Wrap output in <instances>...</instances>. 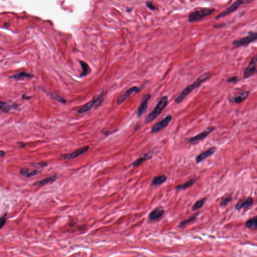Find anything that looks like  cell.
<instances>
[{"instance_id": "obj_21", "label": "cell", "mask_w": 257, "mask_h": 257, "mask_svg": "<svg viewBox=\"0 0 257 257\" xmlns=\"http://www.w3.org/2000/svg\"><path fill=\"white\" fill-rule=\"evenodd\" d=\"M56 178H57V176L55 175H53V176H50L49 177L45 178L44 179L41 180V181L38 182L37 183L35 184V185L39 186L44 185H46V184L49 183L53 182L54 181H55Z\"/></svg>"}, {"instance_id": "obj_31", "label": "cell", "mask_w": 257, "mask_h": 257, "mask_svg": "<svg viewBox=\"0 0 257 257\" xmlns=\"http://www.w3.org/2000/svg\"><path fill=\"white\" fill-rule=\"evenodd\" d=\"M146 6L150 10H152V11L156 10L157 9L156 7L153 4V2H151V1L146 2Z\"/></svg>"}, {"instance_id": "obj_22", "label": "cell", "mask_w": 257, "mask_h": 257, "mask_svg": "<svg viewBox=\"0 0 257 257\" xmlns=\"http://www.w3.org/2000/svg\"><path fill=\"white\" fill-rule=\"evenodd\" d=\"M257 217H256L250 219L245 222V227L251 230H256L257 228Z\"/></svg>"}, {"instance_id": "obj_36", "label": "cell", "mask_w": 257, "mask_h": 257, "mask_svg": "<svg viewBox=\"0 0 257 257\" xmlns=\"http://www.w3.org/2000/svg\"><path fill=\"white\" fill-rule=\"evenodd\" d=\"M38 164L39 165H40V166L42 167H45L47 165V164L46 162H39L38 163Z\"/></svg>"}, {"instance_id": "obj_39", "label": "cell", "mask_w": 257, "mask_h": 257, "mask_svg": "<svg viewBox=\"0 0 257 257\" xmlns=\"http://www.w3.org/2000/svg\"><path fill=\"white\" fill-rule=\"evenodd\" d=\"M4 25L9 26L10 25V24L7 23H4Z\"/></svg>"}, {"instance_id": "obj_9", "label": "cell", "mask_w": 257, "mask_h": 257, "mask_svg": "<svg viewBox=\"0 0 257 257\" xmlns=\"http://www.w3.org/2000/svg\"><path fill=\"white\" fill-rule=\"evenodd\" d=\"M215 127H211L207 128L206 130H205L204 131L200 133L197 134V135L192 137L187 138H186L185 140V141L187 143H194L195 142L199 141L200 140L205 139L207 136L209 135V134L211 133L213 131L215 130Z\"/></svg>"}, {"instance_id": "obj_6", "label": "cell", "mask_w": 257, "mask_h": 257, "mask_svg": "<svg viewBox=\"0 0 257 257\" xmlns=\"http://www.w3.org/2000/svg\"><path fill=\"white\" fill-rule=\"evenodd\" d=\"M103 98H104V93L102 92L100 95L94 98L87 104H85L80 109H79L78 111V113L79 114H82L88 112L93 106H98L103 102Z\"/></svg>"}, {"instance_id": "obj_12", "label": "cell", "mask_w": 257, "mask_h": 257, "mask_svg": "<svg viewBox=\"0 0 257 257\" xmlns=\"http://www.w3.org/2000/svg\"><path fill=\"white\" fill-rule=\"evenodd\" d=\"M249 91H243L238 93V94L234 95V97H230L228 98V100L231 103L240 104L247 98L249 95Z\"/></svg>"}, {"instance_id": "obj_4", "label": "cell", "mask_w": 257, "mask_h": 257, "mask_svg": "<svg viewBox=\"0 0 257 257\" xmlns=\"http://www.w3.org/2000/svg\"><path fill=\"white\" fill-rule=\"evenodd\" d=\"M252 2H253L252 0H238V1H236L234 2L233 4L231 5V6H230L228 8H226V10L223 11L222 12L216 16L215 17V19L217 20L220 19L222 18L226 17V16L232 13V12L236 11V10H237L241 5L249 4Z\"/></svg>"}, {"instance_id": "obj_35", "label": "cell", "mask_w": 257, "mask_h": 257, "mask_svg": "<svg viewBox=\"0 0 257 257\" xmlns=\"http://www.w3.org/2000/svg\"><path fill=\"white\" fill-rule=\"evenodd\" d=\"M17 144L20 148H24V147H25L26 145L25 143L21 142H17Z\"/></svg>"}, {"instance_id": "obj_34", "label": "cell", "mask_w": 257, "mask_h": 257, "mask_svg": "<svg viewBox=\"0 0 257 257\" xmlns=\"http://www.w3.org/2000/svg\"><path fill=\"white\" fill-rule=\"evenodd\" d=\"M225 26H226V24L225 23L215 24V25H213V27L214 28H215V29H217V28L219 29V28H223V27H224Z\"/></svg>"}, {"instance_id": "obj_3", "label": "cell", "mask_w": 257, "mask_h": 257, "mask_svg": "<svg viewBox=\"0 0 257 257\" xmlns=\"http://www.w3.org/2000/svg\"><path fill=\"white\" fill-rule=\"evenodd\" d=\"M215 11V8H200L190 14L188 17V21L190 23L198 21L204 18L211 16Z\"/></svg>"}, {"instance_id": "obj_38", "label": "cell", "mask_w": 257, "mask_h": 257, "mask_svg": "<svg viewBox=\"0 0 257 257\" xmlns=\"http://www.w3.org/2000/svg\"><path fill=\"white\" fill-rule=\"evenodd\" d=\"M5 155V152L4 151L0 150V157L4 156Z\"/></svg>"}, {"instance_id": "obj_17", "label": "cell", "mask_w": 257, "mask_h": 257, "mask_svg": "<svg viewBox=\"0 0 257 257\" xmlns=\"http://www.w3.org/2000/svg\"><path fill=\"white\" fill-rule=\"evenodd\" d=\"M167 177L165 175H161L159 176H155L152 180V185L154 186H159L162 185L166 182Z\"/></svg>"}, {"instance_id": "obj_20", "label": "cell", "mask_w": 257, "mask_h": 257, "mask_svg": "<svg viewBox=\"0 0 257 257\" xmlns=\"http://www.w3.org/2000/svg\"><path fill=\"white\" fill-rule=\"evenodd\" d=\"M34 77L33 74H29V73H26L25 72H20L19 74H16L15 75L10 76V78H13V79H17V80H19V79H24L26 78H32Z\"/></svg>"}, {"instance_id": "obj_10", "label": "cell", "mask_w": 257, "mask_h": 257, "mask_svg": "<svg viewBox=\"0 0 257 257\" xmlns=\"http://www.w3.org/2000/svg\"><path fill=\"white\" fill-rule=\"evenodd\" d=\"M148 82V81H146V82L145 83V85H146ZM145 85L143 84V85H142L141 87H140V88H138L137 87H133L130 88L129 89L126 91V92L124 93L123 95H122L118 99V101H117V104H122V103H123L133 93H139L140 91H141L142 89H143V87H144V86Z\"/></svg>"}, {"instance_id": "obj_18", "label": "cell", "mask_w": 257, "mask_h": 257, "mask_svg": "<svg viewBox=\"0 0 257 257\" xmlns=\"http://www.w3.org/2000/svg\"><path fill=\"white\" fill-rule=\"evenodd\" d=\"M196 181H197V179L196 178H192V179L184 183L178 185L176 186L175 187V190H185L186 188L193 185V184H195Z\"/></svg>"}, {"instance_id": "obj_25", "label": "cell", "mask_w": 257, "mask_h": 257, "mask_svg": "<svg viewBox=\"0 0 257 257\" xmlns=\"http://www.w3.org/2000/svg\"><path fill=\"white\" fill-rule=\"evenodd\" d=\"M11 109V106H10L9 104L4 102L0 101V110L3 112L7 113L10 112Z\"/></svg>"}, {"instance_id": "obj_28", "label": "cell", "mask_w": 257, "mask_h": 257, "mask_svg": "<svg viewBox=\"0 0 257 257\" xmlns=\"http://www.w3.org/2000/svg\"><path fill=\"white\" fill-rule=\"evenodd\" d=\"M7 214L5 213L0 218V230L3 228V227L5 225L6 222H7Z\"/></svg>"}, {"instance_id": "obj_29", "label": "cell", "mask_w": 257, "mask_h": 257, "mask_svg": "<svg viewBox=\"0 0 257 257\" xmlns=\"http://www.w3.org/2000/svg\"><path fill=\"white\" fill-rule=\"evenodd\" d=\"M226 81L228 83L235 84L239 81V78L237 76H233L232 77H228L226 80Z\"/></svg>"}, {"instance_id": "obj_2", "label": "cell", "mask_w": 257, "mask_h": 257, "mask_svg": "<svg viewBox=\"0 0 257 257\" xmlns=\"http://www.w3.org/2000/svg\"><path fill=\"white\" fill-rule=\"evenodd\" d=\"M168 104V97L167 95L163 96L158 103H157L154 109L149 114L146 118L145 122L148 124L152 122L157 117H158L163 110L166 108Z\"/></svg>"}, {"instance_id": "obj_19", "label": "cell", "mask_w": 257, "mask_h": 257, "mask_svg": "<svg viewBox=\"0 0 257 257\" xmlns=\"http://www.w3.org/2000/svg\"><path fill=\"white\" fill-rule=\"evenodd\" d=\"M151 158H152V156L149 155V154H145L144 155V156L140 157L139 158L137 159L133 163L132 166L133 167H137L140 166L143 162H144L150 159Z\"/></svg>"}, {"instance_id": "obj_14", "label": "cell", "mask_w": 257, "mask_h": 257, "mask_svg": "<svg viewBox=\"0 0 257 257\" xmlns=\"http://www.w3.org/2000/svg\"><path fill=\"white\" fill-rule=\"evenodd\" d=\"M89 149V146H85V147L81 148L76 151H74L72 153L64 155L62 156L61 157L64 159H72L76 158L77 157L83 154L85 152H87Z\"/></svg>"}, {"instance_id": "obj_1", "label": "cell", "mask_w": 257, "mask_h": 257, "mask_svg": "<svg viewBox=\"0 0 257 257\" xmlns=\"http://www.w3.org/2000/svg\"><path fill=\"white\" fill-rule=\"evenodd\" d=\"M211 77V74L209 72H207L200 76L194 82L188 85L179 93L175 97L174 101L177 104H180L184 101L188 95L192 93L194 89L199 87L200 85Z\"/></svg>"}, {"instance_id": "obj_30", "label": "cell", "mask_w": 257, "mask_h": 257, "mask_svg": "<svg viewBox=\"0 0 257 257\" xmlns=\"http://www.w3.org/2000/svg\"><path fill=\"white\" fill-rule=\"evenodd\" d=\"M52 97L55 100L58 101L60 103H63V104H65L66 103V100H65L64 99H63L61 97H60V96H59L58 95H52Z\"/></svg>"}, {"instance_id": "obj_8", "label": "cell", "mask_w": 257, "mask_h": 257, "mask_svg": "<svg viewBox=\"0 0 257 257\" xmlns=\"http://www.w3.org/2000/svg\"><path fill=\"white\" fill-rule=\"evenodd\" d=\"M256 63H257V55H255L252 58L248 66L244 70L243 73V77L244 79H247L251 76L255 74L257 72Z\"/></svg>"}, {"instance_id": "obj_26", "label": "cell", "mask_w": 257, "mask_h": 257, "mask_svg": "<svg viewBox=\"0 0 257 257\" xmlns=\"http://www.w3.org/2000/svg\"><path fill=\"white\" fill-rule=\"evenodd\" d=\"M198 213H196V214H195V215H192V217H190V218L187 219V220H184L183 222H180L179 224V227H183V226H185L186 224H190V222H192L193 220H195L196 218V217H197V215H198Z\"/></svg>"}, {"instance_id": "obj_32", "label": "cell", "mask_w": 257, "mask_h": 257, "mask_svg": "<svg viewBox=\"0 0 257 257\" xmlns=\"http://www.w3.org/2000/svg\"><path fill=\"white\" fill-rule=\"evenodd\" d=\"M38 170H34L32 171H31L30 172H28V174L26 175V176L27 177H33V176H35V175H36L37 174L39 173Z\"/></svg>"}, {"instance_id": "obj_16", "label": "cell", "mask_w": 257, "mask_h": 257, "mask_svg": "<svg viewBox=\"0 0 257 257\" xmlns=\"http://www.w3.org/2000/svg\"><path fill=\"white\" fill-rule=\"evenodd\" d=\"M165 211L162 207H159L151 211L148 216L149 220H155L160 218L164 213Z\"/></svg>"}, {"instance_id": "obj_27", "label": "cell", "mask_w": 257, "mask_h": 257, "mask_svg": "<svg viewBox=\"0 0 257 257\" xmlns=\"http://www.w3.org/2000/svg\"><path fill=\"white\" fill-rule=\"evenodd\" d=\"M232 197L231 196H230V195H229L228 196L226 197V198H225L224 199H223L222 201V202H220V207H226V205H228V204L230 203V202L232 201Z\"/></svg>"}, {"instance_id": "obj_5", "label": "cell", "mask_w": 257, "mask_h": 257, "mask_svg": "<svg viewBox=\"0 0 257 257\" xmlns=\"http://www.w3.org/2000/svg\"><path fill=\"white\" fill-rule=\"evenodd\" d=\"M257 32L250 31L248 35L245 37L236 39L232 42V45L237 47L240 46H247L249 45L257 40Z\"/></svg>"}, {"instance_id": "obj_33", "label": "cell", "mask_w": 257, "mask_h": 257, "mask_svg": "<svg viewBox=\"0 0 257 257\" xmlns=\"http://www.w3.org/2000/svg\"><path fill=\"white\" fill-rule=\"evenodd\" d=\"M29 169H28V168H21L20 170V173H21V174H22V175H26L27 174H28V173L29 172Z\"/></svg>"}, {"instance_id": "obj_13", "label": "cell", "mask_w": 257, "mask_h": 257, "mask_svg": "<svg viewBox=\"0 0 257 257\" xmlns=\"http://www.w3.org/2000/svg\"><path fill=\"white\" fill-rule=\"evenodd\" d=\"M217 147H213L205 151H203L202 153L198 155L195 158V161L197 163L201 162L202 161L207 158L209 157L212 156L217 150Z\"/></svg>"}, {"instance_id": "obj_37", "label": "cell", "mask_w": 257, "mask_h": 257, "mask_svg": "<svg viewBox=\"0 0 257 257\" xmlns=\"http://www.w3.org/2000/svg\"><path fill=\"white\" fill-rule=\"evenodd\" d=\"M22 98L24 99V100H29V99L31 98V97H30V96H28L27 95H22Z\"/></svg>"}, {"instance_id": "obj_23", "label": "cell", "mask_w": 257, "mask_h": 257, "mask_svg": "<svg viewBox=\"0 0 257 257\" xmlns=\"http://www.w3.org/2000/svg\"><path fill=\"white\" fill-rule=\"evenodd\" d=\"M80 63L82 69V72H81L80 74L81 76H85L87 75L91 72V70L89 67V65L86 63V62L82 61H79Z\"/></svg>"}, {"instance_id": "obj_24", "label": "cell", "mask_w": 257, "mask_h": 257, "mask_svg": "<svg viewBox=\"0 0 257 257\" xmlns=\"http://www.w3.org/2000/svg\"><path fill=\"white\" fill-rule=\"evenodd\" d=\"M205 200H206V199L205 198H203L201 199H200L197 202H196L192 207V211H195L198 209H200L201 207H203V205L205 203Z\"/></svg>"}, {"instance_id": "obj_7", "label": "cell", "mask_w": 257, "mask_h": 257, "mask_svg": "<svg viewBox=\"0 0 257 257\" xmlns=\"http://www.w3.org/2000/svg\"><path fill=\"white\" fill-rule=\"evenodd\" d=\"M172 120V116L171 115H168L166 116L162 120L155 124L152 127L151 130V133H156L160 131L163 129L166 128Z\"/></svg>"}, {"instance_id": "obj_11", "label": "cell", "mask_w": 257, "mask_h": 257, "mask_svg": "<svg viewBox=\"0 0 257 257\" xmlns=\"http://www.w3.org/2000/svg\"><path fill=\"white\" fill-rule=\"evenodd\" d=\"M151 97V95L150 94H146L143 97L142 101L137 112V116L138 118L141 117L146 112V110H147L148 106V102Z\"/></svg>"}, {"instance_id": "obj_15", "label": "cell", "mask_w": 257, "mask_h": 257, "mask_svg": "<svg viewBox=\"0 0 257 257\" xmlns=\"http://www.w3.org/2000/svg\"><path fill=\"white\" fill-rule=\"evenodd\" d=\"M254 199L252 197H248L244 200H242L235 207L237 211H240L242 209H247L253 205Z\"/></svg>"}]
</instances>
